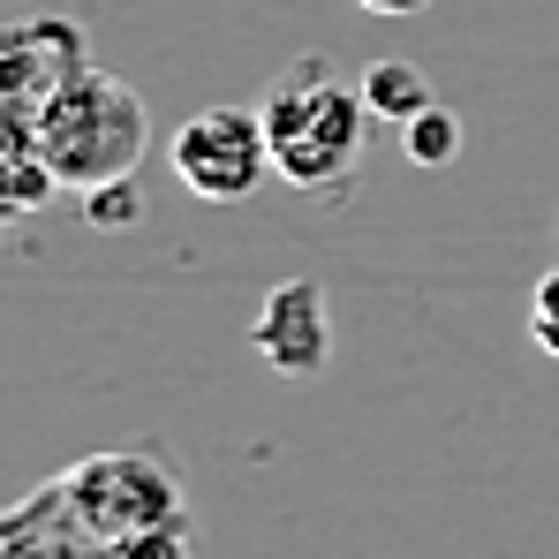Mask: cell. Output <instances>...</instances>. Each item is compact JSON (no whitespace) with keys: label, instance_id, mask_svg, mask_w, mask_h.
<instances>
[{"label":"cell","instance_id":"9","mask_svg":"<svg viewBox=\"0 0 559 559\" xmlns=\"http://www.w3.org/2000/svg\"><path fill=\"white\" fill-rule=\"evenodd\" d=\"M401 152H408V167H454L462 159V114H447V106L416 114L401 129Z\"/></svg>","mask_w":559,"mask_h":559},{"label":"cell","instance_id":"1","mask_svg":"<svg viewBox=\"0 0 559 559\" xmlns=\"http://www.w3.org/2000/svg\"><path fill=\"white\" fill-rule=\"evenodd\" d=\"M258 114H265V136H273V167L287 182L310 189V197H348L356 167H364L371 106L325 53H295L265 84Z\"/></svg>","mask_w":559,"mask_h":559},{"label":"cell","instance_id":"8","mask_svg":"<svg viewBox=\"0 0 559 559\" xmlns=\"http://www.w3.org/2000/svg\"><path fill=\"white\" fill-rule=\"evenodd\" d=\"M356 92H364V106H371V121H393V129H408L416 114L439 106L431 76H424L416 61H371V69L356 76Z\"/></svg>","mask_w":559,"mask_h":559},{"label":"cell","instance_id":"13","mask_svg":"<svg viewBox=\"0 0 559 559\" xmlns=\"http://www.w3.org/2000/svg\"><path fill=\"white\" fill-rule=\"evenodd\" d=\"M106 559H189V522H167V530H144V537H121Z\"/></svg>","mask_w":559,"mask_h":559},{"label":"cell","instance_id":"7","mask_svg":"<svg viewBox=\"0 0 559 559\" xmlns=\"http://www.w3.org/2000/svg\"><path fill=\"white\" fill-rule=\"evenodd\" d=\"M0 559H106V552L69 522V507L53 499V484H38V491L8 514V530H0Z\"/></svg>","mask_w":559,"mask_h":559},{"label":"cell","instance_id":"14","mask_svg":"<svg viewBox=\"0 0 559 559\" xmlns=\"http://www.w3.org/2000/svg\"><path fill=\"white\" fill-rule=\"evenodd\" d=\"M364 15H385V23H401V15H424L431 0H356Z\"/></svg>","mask_w":559,"mask_h":559},{"label":"cell","instance_id":"12","mask_svg":"<svg viewBox=\"0 0 559 559\" xmlns=\"http://www.w3.org/2000/svg\"><path fill=\"white\" fill-rule=\"evenodd\" d=\"M530 341L559 364V265L537 280V295H530Z\"/></svg>","mask_w":559,"mask_h":559},{"label":"cell","instance_id":"11","mask_svg":"<svg viewBox=\"0 0 559 559\" xmlns=\"http://www.w3.org/2000/svg\"><path fill=\"white\" fill-rule=\"evenodd\" d=\"M84 219H92V227H136V219H144V189H136V175L92 189V197H84Z\"/></svg>","mask_w":559,"mask_h":559},{"label":"cell","instance_id":"3","mask_svg":"<svg viewBox=\"0 0 559 559\" xmlns=\"http://www.w3.org/2000/svg\"><path fill=\"white\" fill-rule=\"evenodd\" d=\"M53 499L69 507V522L92 537L98 552H114L121 537L189 522L182 476L167 468V454H152V447H106V454L69 462L53 476Z\"/></svg>","mask_w":559,"mask_h":559},{"label":"cell","instance_id":"5","mask_svg":"<svg viewBox=\"0 0 559 559\" xmlns=\"http://www.w3.org/2000/svg\"><path fill=\"white\" fill-rule=\"evenodd\" d=\"M92 69V46L69 15H23L8 23V46H0V106H8V152H31L38 136V114L46 98L61 92L69 76Z\"/></svg>","mask_w":559,"mask_h":559},{"label":"cell","instance_id":"10","mask_svg":"<svg viewBox=\"0 0 559 559\" xmlns=\"http://www.w3.org/2000/svg\"><path fill=\"white\" fill-rule=\"evenodd\" d=\"M46 197H61V175L38 152H8V212H46Z\"/></svg>","mask_w":559,"mask_h":559},{"label":"cell","instance_id":"4","mask_svg":"<svg viewBox=\"0 0 559 559\" xmlns=\"http://www.w3.org/2000/svg\"><path fill=\"white\" fill-rule=\"evenodd\" d=\"M175 159V182L197 189L204 204H250L273 167V136H265V114L258 106H204L189 114L167 144Z\"/></svg>","mask_w":559,"mask_h":559},{"label":"cell","instance_id":"6","mask_svg":"<svg viewBox=\"0 0 559 559\" xmlns=\"http://www.w3.org/2000/svg\"><path fill=\"white\" fill-rule=\"evenodd\" d=\"M250 348H258L280 378H318L325 356H333V310H325V287H318V280H280L273 295L258 302Z\"/></svg>","mask_w":559,"mask_h":559},{"label":"cell","instance_id":"2","mask_svg":"<svg viewBox=\"0 0 559 559\" xmlns=\"http://www.w3.org/2000/svg\"><path fill=\"white\" fill-rule=\"evenodd\" d=\"M144 144H152L144 98L129 92L121 76H106V69L69 76L61 92L46 98L38 136H31V152L61 175V189H76V197H92L106 182H129L136 159H144Z\"/></svg>","mask_w":559,"mask_h":559}]
</instances>
